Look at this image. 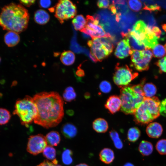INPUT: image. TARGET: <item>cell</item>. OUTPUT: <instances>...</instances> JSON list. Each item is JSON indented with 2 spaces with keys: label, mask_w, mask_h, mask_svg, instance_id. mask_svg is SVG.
I'll use <instances>...</instances> for the list:
<instances>
[{
  "label": "cell",
  "mask_w": 166,
  "mask_h": 166,
  "mask_svg": "<svg viewBox=\"0 0 166 166\" xmlns=\"http://www.w3.org/2000/svg\"><path fill=\"white\" fill-rule=\"evenodd\" d=\"M37 113L34 122L44 128H49L57 125L64 116V102L57 92H42L33 97Z\"/></svg>",
  "instance_id": "6da1fadb"
},
{
  "label": "cell",
  "mask_w": 166,
  "mask_h": 166,
  "mask_svg": "<svg viewBox=\"0 0 166 166\" xmlns=\"http://www.w3.org/2000/svg\"><path fill=\"white\" fill-rule=\"evenodd\" d=\"M29 17L28 10L22 5L11 3L2 8L0 26L3 30L20 33L27 28Z\"/></svg>",
  "instance_id": "7a4b0ae2"
},
{
  "label": "cell",
  "mask_w": 166,
  "mask_h": 166,
  "mask_svg": "<svg viewBox=\"0 0 166 166\" xmlns=\"http://www.w3.org/2000/svg\"><path fill=\"white\" fill-rule=\"evenodd\" d=\"M123 36L128 38L131 48L135 50L152 49L158 43L159 38L151 28L142 20L136 22L132 30L124 34Z\"/></svg>",
  "instance_id": "3957f363"
},
{
  "label": "cell",
  "mask_w": 166,
  "mask_h": 166,
  "mask_svg": "<svg viewBox=\"0 0 166 166\" xmlns=\"http://www.w3.org/2000/svg\"><path fill=\"white\" fill-rule=\"evenodd\" d=\"M143 82L134 85H129L121 88L120 97L121 111L126 115L134 114L145 98L143 92Z\"/></svg>",
  "instance_id": "277c9868"
},
{
  "label": "cell",
  "mask_w": 166,
  "mask_h": 166,
  "mask_svg": "<svg viewBox=\"0 0 166 166\" xmlns=\"http://www.w3.org/2000/svg\"><path fill=\"white\" fill-rule=\"evenodd\" d=\"M160 103L156 97L145 98L133 114L136 124L141 125L147 124L158 117Z\"/></svg>",
  "instance_id": "5b68a950"
},
{
  "label": "cell",
  "mask_w": 166,
  "mask_h": 166,
  "mask_svg": "<svg viewBox=\"0 0 166 166\" xmlns=\"http://www.w3.org/2000/svg\"><path fill=\"white\" fill-rule=\"evenodd\" d=\"M37 113V108L33 97L26 96L16 101L13 114L18 116L22 125L28 127L34 121Z\"/></svg>",
  "instance_id": "8992f818"
},
{
  "label": "cell",
  "mask_w": 166,
  "mask_h": 166,
  "mask_svg": "<svg viewBox=\"0 0 166 166\" xmlns=\"http://www.w3.org/2000/svg\"><path fill=\"white\" fill-rule=\"evenodd\" d=\"M112 37L92 39L89 40L87 44L90 48L91 53L100 61L106 58L113 52V45Z\"/></svg>",
  "instance_id": "52a82bcc"
},
{
  "label": "cell",
  "mask_w": 166,
  "mask_h": 166,
  "mask_svg": "<svg viewBox=\"0 0 166 166\" xmlns=\"http://www.w3.org/2000/svg\"><path fill=\"white\" fill-rule=\"evenodd\" d=\"M113 80L114 83L120 88L128 85L129 83L138 75L125 65H120L118 63L116 66Z\"/></svg>",
  "instance_id": "ba28073f"
},
{
  "label": "cell",
  "mask_w": 166,
  "mask_h": 166,
  "mask_svg": "<svg viewBox=\"0 0 166 166\" xmlns=\"http://www.w3.org/2000/svg\"><path fill=\"white\" fill-rule=\"evenodd\" d=\"M132 65L139 71L147 70L153 53L150 49L142 50H132L130 54Z\"/></svg>",
  "instance_id": "9c48e42d"
},
{
  "label": "cell",
  "mask_w": 166,
  "mask_h": 166,
  "mask_svg": "<svg viewBox=\"0 0 166 166\" xmlns=\"http://www.w3.org/2000/svg\"><path fill=\"white\" fill-rule=\"evenodd\" d=\"M86 20L85 27L80 31L89 35L92 39L111 37L109 33L105 31L103 25L99 24L97 17L88 15L86 17Z\"/></svg>",
  "instance_id": "30bf717a"
},
{
  "label": "cell",
  "mask_w": 166,
  "mask_h": 166,
  "mask_svg": "<svg viewBox=\"0 0 166 166\" xmlns=\"http://www.w3.org/2000/svg\"><path fill=\"white\" fill-rule=\"evenodd\" d=\"M77 13L75 5L70 0H59L55 6V16L61 24L74 17Z\"/></svg>",
  "instance_id": "8fae6325"
},
{
  "label": "cell",
  "mask_w": 166,
  "mask_h": 166,
  "mask_svg": "<svg viewBox=\"0 0 166 166\" xmlns=\"http://www.w3.org/2000/svg\"><path fill=\"white\" fill-rule=\"evenodd\" d=\"M45 137L41 134L30 136L27 144V151L30 154L36 155L43 152L47 146Z\"/></svg>",
  "instance_id": "7c38bea8"
},
{
  "label": "cell",
  "mask_w": 166,
  "mask_h": 166,
  "mask_svg": "<svg viewBox=\"0 0 166 166\" xmlns=\"http://www.w3.org/2000/svg\"><path fill=\"white\" fill-rule=\"evenodd\" d=\"M124 38L118 43L114 52L115 56L120 59H124L130 55L132 51L128 38Z\"/></svg>",
  "instance_id": "4fadbf2b"
},
{
  "label": "cell",
  "mask_w": 166,
  "mask_h": 166,
  "mask_svg": "<svg viewBox=\"0 0 166 166\" xmlns=\"http://www.w3.org/2000/svg\"><path fill=\"white\" fill-rule=\"evenodd\" d=\"M121 101L119 97L113 95L107 99L105 105L106 109L111 114H114L121 109Z\"/></svg>",
  "instance_id": "5bb4252c"
},
{
  "label": "cell",
  "mask_w": 166,
  "mask_h": 166,
  "mask_svg": "<svg viewBox=\"0 0 166 166\" xmlns=\"http://www.w3.org/2000/svg\"><path fill=\"white\" fill-rule=\"evenodd\" d=\"M163 131L161 125L156 122L149 123L146 128V132L148 136L153 138H157L160 137Z\"/></svg>",
  "instance_id": "9a60e30c"
},
{
  "label": "cell",
  "mask_w": 166,
  "mask_h": 166,
  "mask_svg": "<svg viewBox=\"0 0 166 166\" xmlns=\"http://www.w3.org/2000/svg\"><path fill=\"white\" fill-rule=\"evenodd\" d=\"M4 38L5 43L9 47L16 45L20 40L18 34L13 31H8L5 34Z\"/></svg>",
  "instance_id": "2e32d148"
},
{
  "label": "cell",
  "mask_w": 166,
  "mask_h": 166,
  "mask_svg": "<svg viewBox=\"0 0 166 166\" xmlns=\"http://www.w3.org/2000/svg\"><path fill=\"white\" fill-rule=\"evenodd\" d=\"M100 160L106 164L111 163L115 159L113 151L109 148H104L102 149L99 154Z\"/></svg>",
  "instance_id": "e0dca14e"
},
{
  "label": "cell",
  "mask_w": 166,
  "mask_h": 166,
  "mask_svg": "<svg viewBox=\"0 0 166 166\" xmlns=\"http://www.w3.org/2000/svg\"><path fill=\"white\" fill-rule=\"evenodd\" d=\"M61 131L62 134L66 138L71 139L75 137L77 133V129L73 124L67 123L62 126Z\"/></svg>",
  "instance_id": "ac0fdd59"
},
{
  "label": "cell",
  "mask_w": 166,
  "mask_h": 166,
  "mask_svg": "<svg viewBox=\"0 0 166 166\" xmlns=\"http://www.w3.org/2000/svg\"><path fill=\"white\" fill-rule=\"evenodd\" d=\"M93 128L97 132L104 133L109 128L107 122L105 119L99 118L96 119L93 122Z\"/></svg>",
  "instance_id": "d6986e66"
},
{
  "label": "cell",
  "mask_w": 166,
  "mask_h": 166,
  "mask_svg": "<svg viewBox=\"0 0 166 166\" xmlns=\"http://www.w3.org/2000/svg\"><path fill=\"white\" fill-rule=\"evenodd\" d=\"M50 19L49 14L45 10L40 9L35 13L34 19L35 21L40 25H44L47 23Z\"/></svg>",
  "instance_id": "ffe728a7"
},
{
  "label": "cell",
  "mask_w": 166,
  "mask_h": 166,
  "mask_svg": "<svg viewBox=\"0 0 166 166\" xmlns=\"http://www.w3.org/2000/svg\"><path fill=\"white\" fill-rule=\"evenodd\" d=\"M75 59L74 53L70 50L64 51L61 53L60 57L62 63L67 66L72 65L74 63Z\"/></svg>",
  "instance_id": "44dd1931"
},
{
  "label": "cell",
  "mask_w": 166,
  "mask_h": 166,
  "mask_svg": "<svg viewBox=\"0 0 166 166\" xmlns=\"http://www.w3.org/2000/svg\"><path fill=\"white\" fill-rule=\"evenodd\" d=\"M46 141L49 145L57 146L61 140L60 135L56 131H51L48 133L45 136Z\"/></svg>",
  "instance_id": "7402d4cb"
},
{
  "label": "cell",
  "mask_w": 166,
  "mask_h": 166,
  "mask_svg": "<svg viewBox=\"0 0 166 166\" xmlns=\"http://www.w3.org/2000/svg\"><path fill=\"white\" fill-rule=\"evenodd\" d=\"M138 150L143 156H149L153 152V145L149 141L142 140L139 144Z\"/></svg>",
  "instance_id": "603a6c76"
},
{
  "label": "cell",
  "mask_w": 166,
  "mask_h": 166,
  "mask_svg": "<svg viewBox=\"0 0 166 166\" xmlns=\"http://www.w3.org/2000/svg\"><path fill=\"white\" fill-rule=\"evenodd\" d=\"M72 23L76 30L81 31L85 27L86 20L83 15H78L73 19Z\"/></svg>",
  "instance_id": "cb8c5ba5"
},
{
  "label": "cell",
  "mask_w": 166,
  "mask_h": 166,
  "mask_svg": "<svg viewBox=\"0 0 166 166\" xmlns=\"http://www.w3.org/2000/svg\"><path fill=\"white\" fill-rule=\"evenodd\" d=\"M143 90L145 98H151L154 97L157 91L156 86L151 83H148L144 85Z\"/></svg>",
  "instance_id": "d4e9b609"
},
{
  "label": "cell",
  "mask_w": 166,
  "mask_h": 166,
  "mask_svg": "<svg viewBox=\"0 0 166 166\" xmlns=\"http://www.w3.org/2000/svg\"><path fill=\"white\" fill-rule=\"evenodd\" d=\"M140 135V131L137 127H132L130 128L128 131L127 139L129 141L134 142L139 139Z\"/></svg>",
  "instance_id": "484cf974"
},
{
  "label": "cell",
  "mask_w": 166,
  "mask_h": 166,
  "mask_svg": "<svg viewBox=\"0 0 166 166\" xmlns=\"http://www.w3.org/2000/svg\"><path fill=\"white\" fill-rule=\"evenodd\" d=\"M109 133L115 148L118 149H122L123 146V143L117 132L114 129H112Z\"/></svg>",
  "instance_id": "4316f807"
},
{
  "label": "cell",
  "mask_w": 166,
  "mask_h": 166,
  "mask_svg": "<svg viewBox=\"0 0 166 166\" xmlns=\"http://www.w3.org/2000/svg\"><path fill=\"white\" fill-rule=\"evenodd\" d=\"M76 93L71 86L67 87L63 94V99L65 101L70 102L74 100L76 97Z\"/></svg>",
  "instance_id": "83f0119b"
},
{
  "label": "cell",
  "mask_w": 166,
  "mask_h": 166,
  "mask_svg": "<svg viewBox=\"0 0 166 166\" xmlns=\"http://www.w3.org/2000/svg\"><path fill=\"white\" fill-rule=\"evenodd\" d=\"M43 154L44 157L52 162L56 160V150L52 146L47 145L43 151Z\"/></svg>",
  "instance_id": "f1b7e54d"
},
{
  "label": "cell",
  "mask_w": 166,
  "mask_h": 166,
  "mask_svg": "<svg viewBox=\"0 0 166 166\" xmlns=\"http://www.w3.org/2000/svg\"><path fill=\"white\" fill-rule=\"evenodd\" d=\"M73 152L70 149H65L61 155V159L63 163L66 165L71 164L73 162Z\"/></svg>",
  "instance_id": "f546056e"
},
{
  "label": "cell",
  "mask_w": 166,
  "mask_h": 166,
  "mask_svg": "<svg viewBox=\"0 0 166 166\" xmlns=\"http://www.w3.org/2000/svg\"><path fill=\"white\" fill-rule=\"evenodd\" d=\"M11 117L10 112L8 110L0 108V125H4L8 123Z\"/></svg>",
  "instance_id": "4dcf8cb0"
},
{
  "label": "cell",
  "mask_w": 166,
  "mask_h": 166,
  "mask_svg": "<svg viewBox=\"0 0 166 166\" xmlns=\"http://www.w3.org/2000/svg\"><path fill=\"white\" fill-rule=\"evenodd\" d=\"M152 53L154 57L157 58L162 57L166 54L164 47L160 44H157L152 49Z\"/></svg>",
  "instance_id": "1f68e13d"
},
{
  "label": "cell",
  "mask_w": 166,
  "mask_h": 166,
  "mask_svg": "<svg viewBox=\"0 0 166 166\" xmlns=\"http://www.w3.org/2000/svg\"><path fill=\"white\" fill-rule=\"evenodd\" d=\"M127 4L130 9L134 12L140 11L143 7L142 2L140 0H128L127 1Z\"/></svg>",
  "instance_id": "d6a6232c"
},
{
  "label": "cell",
  "mask_w": 166,
  "mask_h": 166,
  "mask_svg": "<svg viewBox=\"0 0 166 166\" xmlns=\"http://www.w3.org/2000/svg\"><path fill=\"white\" fill-rule=\"evenodd\" d=\"M156 148L161 155H166V139H163L158 140L156 143Z\"/></svg>",
  "instance_id": "836d02e7"
},
{
  "label": "cell",
  "mask_w": 166,
  "mask_h": 166,
  "mask_svg": "<svg viewBox=\"0 0 166 166\" xmlns=\"http://www.w3.org/2000/svg\"><path fill=\"white\" fill-rule=\"evenodd\" d=\"M99 89L102 93H109L112 89V85L108 81H102L99 85Z\"/></svg>",
  "instance_id": "e575fe53"
},
{
  "label": "cell",
  "mask_w": 166,
  "mask_h": 166,
  "mask_svg": "<svg viewBox=\"0 0 166 166\" xmlns=\"http://www.w3.org/2000/svg\"><path fill=\"white\" fill-rule=\"evenodd\" d=\"M156 65L159 67L160 73H166V56L158 60Z\"/></svg>",
  "instance_id": "d590c367"
},
{
  "label": "cell",
  "mask_w": 166,
  "mask_h": 166,
  "mask_svg": "<svg viewBox=\"0 0 166 166\" xmlns=\"http://www.w3.org/2000/svg\"><path fill=\"white\" fill-rule=\"evenodd\" d=\"M160 113L162 116L166 117V98L162 100L160 103Z\"/></svg>",
  "instance_id": "8d00e7d4"
},
{
  "label": "cell",
  "mask_w": 166,
  "mask_h": 166,
  "mask_svg": "<svg viewBox=\"0 0 166 166\" xmlns=\"http://www.w3.org/2000/svg\"><path fill=\"white\" fill-rule=\"evenodd\" d=\"M109 0H102L98 1L97 4L99 8H107L109 6Z\"/></svg>",
  "instance_id": "74e56055"
},
{
  "label": "cell",
  "mask_w": 166,
  "mask_h": 166,
  "mask_svg": "<svg viewBox=\"0 0 166 166\" xmlns=\"http://www.w3.org/2000/svg\"><path fill=\"white\" fill-rule=\"evenodd\" d=\"M39 4L41 7L47 8L50 6L51 2L50 0H40L39 1Z\"/></svg>",
  "instance_id": "f35d334b"
},
{
  "label": "cell",
  "mask_w": 166,
  "mask_h": 166,
  "mask_svg": "<svg viewBox=\"0 0 166 166\" xmlns=\"http://www.w3.org/2000/svg\"><path fill=\"white\" fill-rule=\"evenodd\" d=\"M143 9L145 10H148L150 11H152L159 10L160 7L157 5H151L149 6L145 5Z\"/></svg>",
  "instance_id": "ab89813d"
},
{
  "label": "cell",
  "mask_w": 166,
  "mask_h": 166,
  "mask_svg": "<svg viewBox=\"0 0 166 166\" xmlns=\"http://www.w3.org/2000/svg\"><path fill=\"white\" fill-rule=\"evenodd\" d=\"M35 0H20V3L27 7H30L35 2Z\"/></svg>",
  "instance_id": "60d3db41"
},
{
  "label": "cell",
  "mask_w": 166,
  "mask_h": 166,
  "mask_svg": "<svg viewBox=\"0 0 166 166\" xmlns=\"http://www.w3.org/2000/svg\"><path fill=\"white\" fill-rule=\"evenodd\" d=\"M152 31L155 33L156 36L159 39L161 34V31L159 27L157 26L153 27L151 29Z\"/></svg>",
  "instance_id": "b9f144b4"
},
{
  "label": "cell",
  "mask_w": 166,
  "mask_h": 166,
  "mask_svg": "<svg viewBox=\"0 0 166 166\" xmlns=\"http://www.w3.org/2000/svg\"><path fill=\"white\" fill-rule=\"evenodd\" d=\"M37 166H55V165L47 160H45Z\"/></svg>",
  "instance_id": "7bdbcfd3"
},
{
  "label": "cell",
  "mask_w": 166,
  "mask_h": 166,
  "mask_svg": "<svg viewBox=\"0 0 166 166\" xmlns=\"http://www.w3.org/2000/svg\"><path fill=\"white\" fill-rule=\"evenodd\" d=\"M109 8L113 14H115L117 13V9L114 5L113 4L110 5L109 6Z\"/></svg>",
  "instance_id": "ee69618b"
},
{
  "label": "cell",
  "mask_w": 166,
  "mask_h": 166,
  "mask_svg": "<svg viewBox=\"0 0 166 166\" xmlns=\"http://www.w3.org/2000/svg\"><path fill=\"white\" fill-rule=\"evenodd\" d=\"M112 1L113 4L114 5L117 4L124 5L125 3V2L126 1L124 0H113Z\"/></svg>",
  "instance_id": "f6af8a7d"
},
{
  "label": "cell",
  "mask_w": 166,
  "mask_h": 166,
  "mask_svg": "<svg viewBox=\"0 0 166 166\" xmlns=\"http://www.w3.org/2000/svg\"><path fill=\"white\" fill-rule=\"evenodd\" d=\"M123 166H134L132 163L127 162L125 163Z\"/></svg>",
  "instance_id": "bcb514c9"
},
{
  "label": "cell",
  "mask_w": 166,
  "mask_h": 166,
  "mask_svg": "<svg viewBox=\"0 0 166 166\" xmlns=\"http://www.w3.org/2000/svg\"><path fill=\"white\" fill-rule=\"evenodd\" d=\"M75 166H89L88 164L85 163H80L79 164H77Z\"/></svg>",
  "instance_id": "7dc6e473"
},
{
  "label": "cell",
  "mask_w": 166,
  "mask_h": 166,
  "mask_svg": "<svg viewBox=\"0 0 166 166\" xmlns=\"http://www.w3.org/2000/svg\"><path fill=\"white\" fill-rule=\"evenodd\" d=\"M55 166H62L61 165H60V164H57V165H55Z\"/></svg>",
  "instance_id": "c3c4849f"
},
{
  "label": "cell",
  "mask_w": 166,
  "mask_h": 166,
  "mask_svg": "<svg viewBox=\"0 0 166 166\" xmlns=\"http://www.w3.org/2000/svg\"><path fill=\"white\" fill-rule=\"evenodd\" d=\"M164 47L165 48V50H166V43L165 44V45H164Z\"/></svg>",
  "instance_id": "681fc988"
},
{
  "label": "cell",
  "mask_w": 166,
  "mask_h": 166,
  "mask_svg": "<svg viewBox=\"0 0 166 166\" xmlns=\"http://www.w3.org/2000/svg\"><path fill=\"white\" fill-rule=\"evenodd\" d=\"M1 57H0V63L1 61Z\"/></svg>",
  "instance_id": "f907efd6"
}]
</instances>
